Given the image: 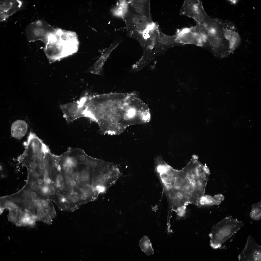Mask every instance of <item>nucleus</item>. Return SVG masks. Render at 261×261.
Returning <instances> with one entry per match:
<instances>
[{"mask_svg":"<svg viewBox=\"0 0 261 261\" xmlns=\"http://www.w3.org/2000/svg\"><path fill=\"white\" fill-rule=\"evenodd\" d=\"M89 99L95 108L84 113V116L97 123L104 134H119L139 122L141 110L134 93L90 95Z\"/></svg>","mask_w":261,"mask_h":261,"instance_id":"nucleus-1","label":"nucleus"},{"mask_svg":"<svg viewBox=\"0 0 261 261\" xmlns=\"http://www.w3.org/2000/svg\"><path fill=\"white\" fill-rule=\"evenodd\" d=\"M208 177L195 166L186 165L177 170L164 187L167 200L175 208L190 204L198 206L200 198L204 195Z\"/></svg>","mask_w":261,"mask_h":261,"instance_id":"nucleus-2","label":"nucleus"},{"mask_svg":"<svg viewBox=\"0 0 261 261\" xmlns=\"http://www.w3.org/2000/svg\"><path fill=\"white\" fill-rule=\"evenodd\" d=\"M44 49L50 63L59 61L78 51L79 42L74 32L56 29L49 37Z\"/></svg>","mask_w":261,"mask_h":261,"instance_id":"nucleus-3","label":"nucleus"},{"mask_svg":"<svg viewBox=\"0 0 261 261\" xmlns=\"http://www.w3.org/2000/svg\"><path fill=\"white\" fill-rule=\"evenodd\" d=\"M244 225L242 221L232 217L225 218L212 227L209 234L210 246L215 249L220 248Z\"/></svg>","mask_w":261,"mask_h":261,"instance_id":"nucleus-4","label":"nucleus"},{"mask_svg":"<svg viewBox=\"0 0 261 261\" xmlns=\"http://www.w3.org/2000/svg\"><path fill=\"white\" fill-rule=\"evenodd\" d=\"M56 29L45 21L38 20L31 23L27 27L26 36L30 42L40 40L45 44L49 37Z\"/></svg>","mask_w":261,"mask_h":261,"instance_id":"nucleus-5","label":"nucleus"},{"mask_svg":"<svg viewBox=\"0 0 261 261\" xmlns=\"http://www.w3.org/2000/svg\"><path fill=\"white\" fill-rule=\"evenodd\" d=\"M127 35L131 38L143 33L153 23L152 19L133 14L128 11L124 15Z\"/></svg>","mask_w":261,"mask_h":261,"instance_id":"nucleus-6","label":"nucleus"},{"mask_svg":"<svg viewBox=\"0 0 261 261\" xmlns=\"http://www.w3.org/2000/svg\"><path fill=\"white\" fill-rule=\"evenodd\" d=\"M181 15L194 19L196 24L204 25L209 16L207 14L201 1L186 0L180 10Z\"/></svg>","mask_w":261,"mask_h":261,"instance_id":"nucleus-7","label":"nucleus"},{"mask_svg":"<svg viewBox=\"0 0 261 261\" xmlns=\"http://www.w3.org/2000/svg\"><path fill=\"white\" fill-rule=\"evenodd\" d=\"M175 35L181 46L190 44L203 47L207 39L196 31L193 27L178 29Z\"/></svg>","mask_w":261,"mask_h":261,"instance_id":"nucleus-8","label":"nucleus"},{"mask_svg":"<svg viewBox=\"0 0 261 261\" xmlns=\"http://www.w3.org/2000/svg\"><path fill=\"white\" fill-rule=\"evenodd\" d=\"M84 100L83 96L76 101L69 102L60 106L63 117L68 122H72L79 118L83 117Z\"/></svg>","mask_w":261,"mask_h":261,"instance_id":"nucleus-9","label":"nucleus"},{"mask_svg":"<svg viewBox=\"0 0 261 261\" xmlns=\"http://www.w3.org/2000/svg\"><path fill=\"white\" fill-rule=\"evenodd\" d=\"M34 202L37 211V221L51 225L56 215L55 210L51 203L47 199L37 200Z\"/></svg>","mask_w":261,"mask_h":261,"instance_id":"nucleus-10","label":"nucleus"},{"mask_svg":"<svg viewBox=\"0 0 261 261\" xmlns=\"http://www.w3.org/2000/svg\"><path fill=\"white\" fill-rule=\"evenodd\" d=\"M238 259L239 261H261V247L251 236L248 237L245 247L239 254Z\"/></svg>","mask_w":261,"mask_h":261,"instance_id":"nucleus-11","label":"nucleus"},{"mask_svg":"<svg viewBox=\"0 0 261 261\" xmlns=\"http://www.w3.org/2000/svg\"><path fill=\"white\" fill-rule=\"evenodd\" d=\"M5 196L23 210H28L36 215L37 209L34 201L21 189L15 193Z\"/></svg>","mask_w":261,"mask_h":261,"instance_id":"nucleus-12","label":"nucleus"},{"mask_svg":"<svg viewBox=\"0 0 261 261\" xmlns=\"http://www.w3.org/2000/svg\"><path fill=\"white\" fill-rule=\"evenodd\" d=\"M150 2L149 0L130 1L128 2V10L134 14L152 19Z\"/></svg>","mask_w":261,"mask_h":261,"instance_id":"nucleus-13","label":"nucleus"},{"mask_svg":"<svg viewBox=\"0 0 261 261\" xmlns=\"http://www.w3.org/2000/svg\"><path fill=\"white\" fill-rule=\"evenodd\" d=\"M177 46L181 45L177 41L175 35H167L160 29L158 39L154 47V55L155 57L163 53L170 48Z\"/></svg>","mask_w":261,"mask_h":261,"instance_id":"nucleus-14","label":"nucleus"},{"mask_svg":"<svg viewBox=\"0 0 261 261\" xmlns=\"http://www.w3.org/2000/svg\"><path fill=\"white\" fill-rule=\"evenodd\" d=\"M5 209L8 210L7 215L9 221L15 224L18 221L23 210L5 196L0 197V214Z\"/></svg>","mask_w":261,"mask_h":261,"instance_id":"nucleus-15","label":"nucleus"},{"mask_svg":"<svg viewBox=\"0 0 261 261\" xmlns=\"http://www.w3.org/2000/svg\"><path fill=\"white\" fill-rule=\"evenodd\" d=\"M23 2L19 0H0V21H5L10 16L20 10Z\"/></svg>","mask_w":261,"mask_h":261,"instance_id":"nucleus-16","label":"nucleus"},{"mask_svg":"<svg viewBox=\"0 0 261 261\" xmlns=\"http://www.w3.org/2000/svg\"><path fill=\"white\" fill-rule=\"evenodd\" d=\"M120 42V41H116L112 44L96 62L89 69L88 72L92 74L103 76V67L106 61L111 52Z\"/></svg>","mask_w":261,"mask_h":261,"instance_id":"nucleus-17","label":"nucleus"},{"mask_svg":"<svg viewBox=\"0 0 261 261\" xmlns=\"http://www.w3.org/2000/svg\"><path fill=\"white\" fill-rule=\"evenodd\" d=\"M28 125L24 121L17 120L12 124L11 130V136L17 139H20L23 137L27 133Z\"/></svg>","mask_w":261,"mask_h":261,"instance_id":"nucleus-18","label":"nucleus"},{"mask_svg":"<svg viewBox=\"0 0 261 261\" xmlns=\"http://www.w3.org/2000/svg\"><path fill=\"white\" fill-rule=\"evenodd\" d=\"M36 216L28 210H24L18 221L15 225L19 227L25 226L28 225L33 227L35 225L36 222L37 221Z\"/></svg>","mask_w":261,"mask_h":261,"instance_id":"nucleus-19","label":"nucleus"},{"mask_svg":"<svg viewBox=\"0 0 261 261\" xmlns=\"http://www.w3.org/2000/svg\"><path fill=\"white\" fill-rule=\"evenodd\" d=\"M21 189L34 201L39 200L47 199V196L38 192L32 186V184L26 183Z\"/></svg>","mask_w":261,"mask_h":261,"instance_id":"nucleus-20","label":"nucleus"},{"mask_svg":"<svg viewBox=\"0 0 261 261\" xmlns=\"http://www.w3.org/2000/svg\"><path fill=\"white\" fill-rule=\"evenodd\" d=\"M139 245L142 250L147 256L154 253L152 244L147 236H145L141 238L139 242Z\"/></svg>","mask_w":261,"mask_h":261,"instance_id":"nucleus-21","label":"nucleus"},{"mask_svg":"<svg viewBox=\"0 0 261 261\" xmlns=\"http://www.w3.org/2000/svg\"><path fill=\"white\" fill-rule=\"evenodd\" d=\"M218 202L214 198L209 196L204 195L202 196L200 199L199 206L218 205L219 203V202Z\"/></svg>","mask_w":261,"mask_h":261,"instance_id":"nucleus-22","label":"nucleus"},{"mask_svg":"<svg viewBox=\"0 0 261 261\" xmlns=\"http://www.w3.org/2000/svg\"><path fill=\"white\" fill-rule=\"evenodd\" d=\"M250 216L254 220H258L261 219V208L260 205H257L253 206Z\"/></svg>","mask_w":261,"mask_h":261,"instance_id":"nucleus-23","label":"nucleus"},{"mask_svg":"<svg viewBox=\"0 0 261 261\" xmlns=\"http://www.w3.org/2000/svg\"><path fill=\"white\" fill-rule=\"evenodd\" d=\"M77 163L76 160L74 158L72 157H67L65 160L64 166V167L68 166H74Z\"/></svg>","mask_w":261,"mask_h":261,"instance_id":"nucleus-24","label":"nucleus"},{"mask_svg":"<svg viewBox=\"0 0 261 261\" xmlns=\"http://www.w3.org/2000/svg\"><path fill=\"white\" fill-rule=\"evenodd\" d=\"M82 178L84 180H87L89 178L90 173L89 170L85 169L82 171L81 173Z\"/></svg>","mask_w":261,"mask_h":261,"instance_id":"nucleus-25","label":"nucleus"},{"mask_svg":"<svg viewBox=\"0 0 261 261\" xmlns=\"http://www.w3.org/2000/svg\"><path fill=\"white\" fill-rule=\"evenodd\" d=\"M49 187V190L48 195L50 196H53L56 193V190L55 188L51 184L48 185Z\"/></svg>","mask_w":261,"mask_h":261,"instance_id":"nucleus-26","label":"nucleus"},{"mask_svg":"<svg viewBox=\"0 0 261 261\" xmlns=\"http://www.w3.org/2000/svg\"><path fill=\"white\" fill-rule=\"evenodd\" d=\"M63 180V176L60 175H58L56 177V182L60 183Z\"/></svg>","mask_w":261,"mask_h":261,"instance_id":"nucleus-27","label":"nucleus"},{"mask_svg":"<svg viewBox=\"0 0 261 261\" xmlns=\"http://www.w3.org/2000/svg\"><path fill=\"white\" fill-rule=\"evenodd\" d=\"M73 167L71 166H68L65 167L66 170L67 172L70 173H72L73 171Z\"/></svg>","mask_w":261,"mask_h":261,"instance_id":"nucleus-28","label":"nucleus"},{"mask_svg":"<svg viewBox=\"0 0 261 261\" xmlns=\"http://www.w3.org/2000/svg\"><path fill=\"white\" fill-rule=\"evenodd\" d=\"M79 200V197L77 196H74L72 198L71 201L74 203H77Z\"/></svg>","mask_w":261,"mask_h":261,"instance_id":"nucleus-29","label":"nucleus"},{"mask_svg":"<svg viewBox=\"0 0 261 261\" xmlns=\"http://www.w3.org/2000/svg\"><path fill=\"white\" fill-rule=\"evenodd\" d=\"M70 183L71 185L73 186H75L76 184V181L74 180H71L70 181Z\"/></svg>","mask_w":261,"mask_h":261,"instance_id":"nucleus-30","label":"nucleus"},{"mask_svg":"<svg viewBox=\"0 0 261 261\" xmlns=\"http://www.w3.org/2000/svg\"><path fill=\"white\" fill-rule=\"evenodd\" d=\"M61 202L62 203H65L67 201V200L65 197H62L61 199Z\"/></svg>","mask_w":261,"mask_h":261,"instance_id":"nucleus-31","label":"nucleus"}]
</instances>
